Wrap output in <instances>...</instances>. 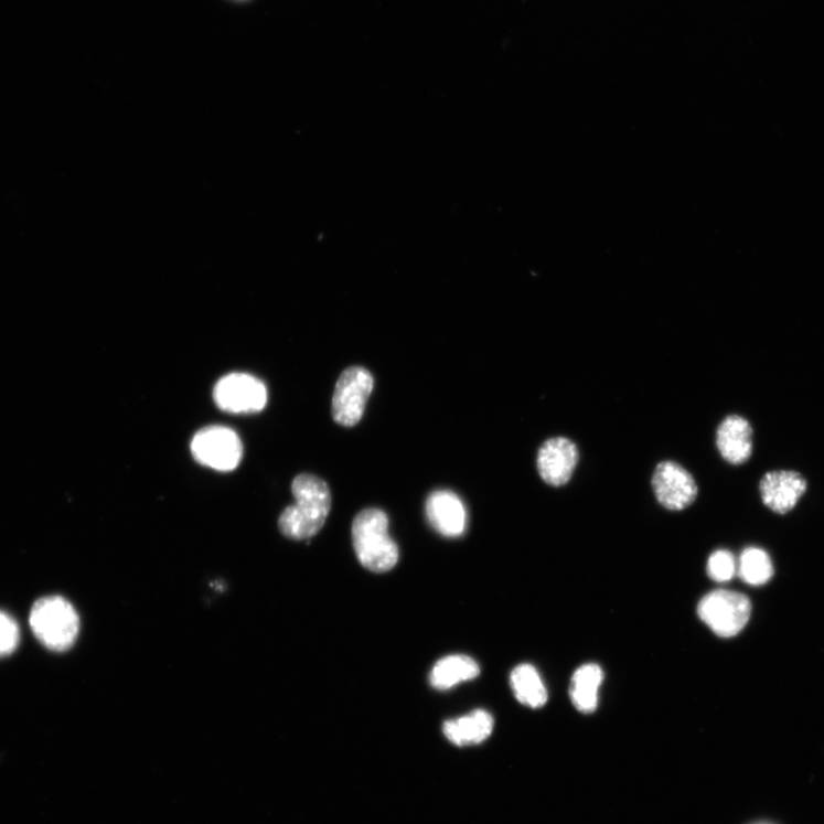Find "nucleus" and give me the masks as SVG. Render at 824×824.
Segmentation results:
<instances>
[{"instance_id": "obj_6", "label": "nucleus", "mask_w": 824, "mask_h": 824, "mask_svg": "<svg viewBox=\"0 0 824 824\" xmlns=\"http://www.w3.org/2000/svg\"><path fill=\"white\" fill-rule=\"evenodd\" d=\"M374 389L373 375L363 366H351L340 377L332 396L331 414L335 422L353 427L362 418Z\"/></svg>"}, {"instance_id": "obj_19", "label": "nucleus", "mask_w": 824, "mask_h": 824, "mask_svg": "<svg viewBox=\"0 0 824 824\" xmlns=\"http://www.w3.org/2000/svg\"><path fill=\"white\" fill-rule=\"evenodd\" d=\"M19 644V628L15 621L0 612V656L11 654Z\"/></svg>"}, {"instance_id": "obj_1", "label": "nucleus", "mask_w": 824, "mask_h": 824, "mask_svg": "<svg viewBox=\"0 0 824 824\" xmlns=\"http://www.w3.org/2000/svg\"><path fill=\"white\" fill-rule=\"evenodd\" d=\"M296 504L287 507L279 518V529L293 541H308L324 526L331 509L328 484L312 474L298 475L291 485Z\"/></svg>"}, {"instance_id": "obj_14", "label": "nucleus", "mask_w": 824, "mask_h": 824, "mask_svg": "<svg viewBox=\"0 0 824 824\" xmlns=\"http://www.w3.org/2000/svg\"><path fill=\"white\" fill-rule=\"evenodd\" d=\"M603 673L598 664L579 666L571 677L569 694L574 707L582 714H592L598 707Z\"/></svg>"}, {"instance_id": "obj_9", "label": "nucleus", "mask_w": 824, "mask_h": 824, "mask_svg": "<svg viewBox=\"0 0 824 824\" xmlns=\"http://www.w3.org/2000/svg\"><path fill=\"white\" fill-rule=\"evenodd\" d=\"M578 458L577 446L568 438L549 439L538 450V473L543 481L549 485H565L574 475Z\"/></svg>"}, {"instance_id": "obj_12", "label": "nucleus", "mask_w": 824, "mask_h": 824, "mask_svg": "<svg viewBox=\"0 0 824 824\" xmlns=\"http://www.w3.org/2000/svg\"><path fill=\"white\" fill-rule=\"evenodd\" d=\"M752 427L742 416L726 417L717 429L716 445L726 462L732 465L746 463L752 453Z\"/></svg>"}, {"instance_id": "obj_4", "label": "nucleus", "mask_w": 824, "mask_h": 824, "mask_svg": "<svg viewBox=\"0 0 824 824\" xmlns=\"http://www.w3.org/2000/svg\"><path fill=\"white\" fill-rule=\"evenodd\" d=\"M697 614L714 633L721 638L739 634L751 617V601L740 592L716 590L702 599Z\"/></svg>"}, {"instance_id": "obj_11", "label": "nucleus", "mask_w": 824, "mask_h": 824, "mask_svg": "<svg viewBox=\"0 0 824 824\" xmlns=\"http://www.w3.org/2000/svg\"><path fill=\"white\" fill-rule=\"evenodd\" d=\"M426 515L442 536L454 538L467 529V511L460 497L449 491L432 493L426 501Z\"/></svg>"}, {"instance_id": "obj_5", "label": "nucleus", "mask_w": 824, "mask_h": 824, "mask_svg": "<svg viewBox=\"0 0 824 824\" xmlns=\"http://www.w3.org/2000/svg\"><path fill=\"white\" fill-rule=\"evenodd\" d=\"M191 449L197 463L220 472L235 470L243 456L239 437L224 426H208L199 431Z\"/></svg>"}, {"instance_id": "obj_18", "label": "nucleus", "mask_w": 824, "mask_h": 824, "mask_svg": "<svg viewBox=\"0 0 824 824\" xmlns=\"http://www.w3.org/2000/svg\"><path fill=\"white\" fill-rule=\"evenodd\" d=\"M707 570L715 582L726 584L738 572V563L727 549H718L710 556Z\"/></svg>"}, {"instance_id": "obj_2", "label": "nucleus", "mask_w": 824, "mask_h": 824, "mask_svg": "<svg viewBox=\"0 0 824 824\" xmlns=\"http://www.w3.org/2000/svg\"><path fill=\"white\" fill-rule=\"evenodd\" d=\"M352 539L356 557L364 568L383 574L398 564L399 547L388 534V517L384 511H361L352 525Z\"/></svg>"}, {"instance_id": "obj_17", "label": "nucleus", "mask_w": 824, "mask_h": 824, "mask_svg": "<svg viewBox=\"0 0 824 824\" xmlns=\"http://www.w3.org/2000/svg\"><path fill=\"white\" fill-rule=\"evenodd\" d=\"M738 574L745 584L760 587L771 581L774 567L771 557L764 549L748 547L738 563Z\"/></svg>"}, {"instance_id": "obj_8", "label": "nucleus", "mask_w": 824, "mask_h": 824, "mask_svg": "<svg viewBox=\"0 0 824 824\" xmlns=\"http://www.w3.org/2000/svg\"><path fill=\"white\" fill-rule=\"evenodd\" d=\"M653 491L659 503L670 511H683L697 497V484L693 475L673 461L660 463L652 479Z\"/></svg>"}, {"instance_id": "obj_10", "label": "nucleus", "mask_w": 824, "mask_h": 824, "mask_svg": "<svg viewBox=\"0 0 824 824\" xmlns=\"http://www.w3.org/2000/svg\"><path fill=\"white\" fill-rule=\"evenodd\" d=\"M762 502L775 513L785 514L795 507L807 490L804 477L795 471H772L759 484Z\"/></svg>"}, {"instance_id": "obj_3", "label": "nucleus", "mask_w": 824, "mask_h": 824, "mask_svg": "<svg viewBox=\"0 0 824 824\" xmlns=\"http://www.w3.org/2000/svg\"><path fill=\"white\" fill-rule=\"evenodd\" d=\"M30 625L50 650H69L79 633V618L73 604L63 597L39 600L30 613Z\"/></svg>"}, {"instance_id": "obj_7", "label": "nucleus", "mask_w": 824, "mask_h": 824, "mask_svg": "<svg viewBox=\"0 0 824 824\" xmlns=\"http://www.w3.org/2000/svg\"><path fill=\"white\" fill-rule=\"evenodd\" d=\"M267 398L265 384L247 374L227 375L213 389V400L218 408L231 414L259 413L266 407Z\"/></svg>"}, {"instance_id": "obj_15", "label": "nucleus", "mask_w": 824, "mask_h": 824, "mask_svg": "<svg viewBox=\"0 0 824 824\" xmlns=\"http://www.w3.org/2000/svg\"><path fill=\"white\" fill-rule=\"evenodd\" d=\"M480 675L478 663L467 655H451L441 659L435 665L430 682L439 691L475 679Z\"/></svg>"}, {"instance_id": "obj_13", "label": "nucleus", "mask_w": 824, "mask_h": 824, "mask_svg": "<svg viewBox=\"0 0 824 824\" xmlns=\"http://www.w3.org/2000/svg\"><path fill=\"white\" fill-rule=\"evenodd\" d=\"M494 718L484 710L473 713L443 725L446 738L458 747H469L482 743L492 736Z\"/></svg>"}, {"instance_id": "obj_16", "label": "nucleus", "mask_w": 824, "mask_h": 824, "mask_svg": "<svg viewBox=\"0 0 824 824\" xmlns=\"http://www.w3.org/2000/svg\"><path fill=\"white\" fill-rule=\"evenodd\" d=\"M511 686L515 698L522 705L533 709L545 706L548 697L547 691L533 665L522 664L516 666L511 674Z\"/></svg>"}]
</instances>
